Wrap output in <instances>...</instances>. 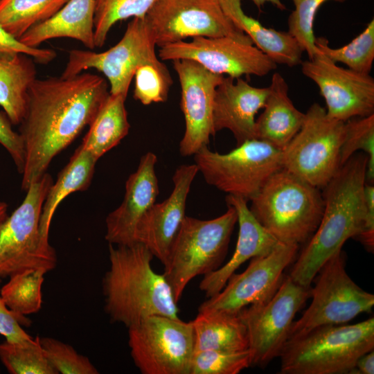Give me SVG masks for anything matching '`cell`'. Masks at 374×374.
Returning a JSON list of instances; mask_svg holds the SVG:
<instances>
[{"instance_id": "cell-23", "label": "cell", "mask_w": 374, "mask_h": 374, "mask_svg": "<svg viewBox=\"0 0 374 374\" xmlns=\"http://www.w3.org/2000/svg\"><path fill=\"white\" fill-rule=\"evenodd\" d=\"M263 111L256 119V139L283 151L300 130L305 113L289 96V86L278 72L272 74Z\"/></svg>"}, {"instance_id": "cell-24", "label": "cell", "mask_w": 374, "mask_h": 374, "mask_svg": "<svg viewBox=\"0 0 374 374\" xmlns=\"http://www.w3.org/2000/svg\"><path fill=\"white\" fill-rule=\"evenodd\" d=\"M95 8L96 0H69L52 17L30 28L19 39L36 48L51 39L68 37L93 49Z\"/></svg>"}, {"instance_id": "cell-19", "label": "cell", "mask_w": 374, "mask_h": 374, "mask_svg": "<svg viewBox=\"0 0 374 374\" xmlns=\"http://www.w3.org/2000/svg\"><path fill=\"white\" fill-rule=\"evenodd\" d=\"M199 172L194 164L179 166L173 177V189L161 203H154L139 221L134 240L143 244L164 265L172 244L186 217L191 184Z\"/></svg>"}, {"instance_id": "cell-37", "label": "cell", "mask_w": 374, "mask_h": 374, "mask_svg": "<svg viewBox=\"0 0 374 374\" xmlns=\"http://www.w3.org/2000/svg\"><path fill=\"white\" fill-rule=\"evenodd\" d=\"M251 366V352L205 350L193 353L190 374H238Z\"/></svg>"}, {"instance_id": "cell-32", "label": "cell", "mask_w": 374, "mask_h": 374, "mask_svg": "<svg viewBox=\"0 0 374 374\" xmlns=\"http://www.w3.org/2000/svg\"><path fill=\"white\" fill-rule=\"evenodd\" d=\"M317 50L333 62L342 63L348 69L363 74H370L374 61V19H372L363 31L348 44L331 48L328 40L316 37Z\"/></svg>"}, {"instance_id": "cell-12", "label": "cell", "mask_w": 374, "mask_h": 374, "mask_svg": "<svg viewBox=\"0 0 374 374\" xmlns=\"http://www.w3.org/2000/svg\"><path fill=\"white\" fill-rule=\"evenodd\" d=\"M156 46L145 17L132 18L123 37L109 49L101 53L71 51L61 77L72 78L84 70L95 69L108 80L110 94L127 97L137 69L159 59Z\"/></svg>"}, {"instance_id": "cell-44", "label": "cell", "mask_w": 374, "mask_h": 374, "mask_svg": "<svg viewBox=\"0 0 374 374\" xmlns=\"http://www.w3.org/2000/svg\"><path fill=\"white\" fill-rule=\"evenodd\" d=\"M349 373L353 374H373L374 373V352L371 350L361 356Z\"/></svg>"}, {"instance_id": "cell-9", "label": "cell", "mask_w": 374, "mask_h": 374, "mask_svg": "<svg viewBox=\"0 0 374 374\" xmlns=\"http://www.w3.org/2000/svg\"><path fill=\"white\" fill-rule=\"evenodd\" d=\"M305 114L300 130L282 151L283 168L314 187L323 188L341 167L345 122L329 116L317 103Z\"/></svg>"}, {"instance_id": "cell-34", "label": "cell", "mask_w": 374, "mask_h": 374, "mask_svg": "<svg viewBox=\"0 0 374 374\" xmlns=\"http://www.w3.org/2000/svg\"><path fill=\"white\" fill-rule=\"evenodd\" d=\"M158 0H96L94 14L95 46L102 47L111 28L118 21L143 18Z\"/></svg>"}, {"instance_id": "cell-20", "label": "cell", "mask_w": 374, "mask_h": 374, "mask_svg": "<svg viewBox=\"0 0 374 374\" xmlns=\"http://www.w3.org/2000/svg\"><path fill=\"white\" fill-rule=\"evenodd\" d=\"M157 157L151 152L140 159L136 170L125 183V193L121 204L106 217L105 239L114 245H127L135 242L136 226L159 195L155 171Z\"/></svg>"}, {"instance_id": "cell-4", "label": "cell", "mask_w": 374, "mask_h": 374, "mask_svg": "<svg viewBox=\"0 0 374 374\" xmlns=\"http://www.w3.org/2000/svg\"><path fill=\"white\" fill-rule=\"evenodd\" d=\"M250 201L252 214L275 238L296 245L312 236L324 208L319 188L283 168Z\"/></svg>"}, {"instance_id": "cell-5", "label": "cell", "mask_w": 374, "mask_h": 374, "mask_svg": "<svg viewBox=\"0 0 374 374\" xmlns=\"http://www.w3.org/2000/svg\"><path fill=\"white\" fill-rule=\"evenodd\" d=\"M374 348V318L326 325L289 339L280 355L281 374L349 373Z\"/></svg>"}, {"instance_id": "cell-33", "label": "cell", "mask_w": 374, "mask_h": 374, "mask_svg": "<svg viewBox=\"0 0 374 374\" xmlns=\"http://www.w3.org/2000/svg\"><path fill=\"white\" fill-rule=\"evenodd\" d=\"M0 360L11 374H57L46 357L39 337L0 344Z\"/></svg>"}, {"instance_id": "cell-31", "label": "cell", "mask_w": 374, "mask_h": 374, "mask_svg": "<svg viewBox=\"0 0 374 374\" xmlns=\"http://www.w3.org/2000/svg\"><path fill=\"white\" fill-rule=\"evenodd\" d=\"M45 274L43 269H29L10 276L0 290L6 306L22 317L37 312L42 305V287Z\"/></svg>"}, {"instance_id": "cell-3", "label": "cell", "mask_w": 374, "mask_h": 374, "mask_svg": "<svg viewBox=\"0 0 374 374\" xmlns=\"http://www.w3.org/2000/svg\"><path fill=\"white\" fill-rule=\"evenodd\" d=\"M154 256L143 244H109V269L103 281L105 309L127 328L153 315L179 319L177 302L163 274L152 268Z\"/></svg>"}, {"instance_id": "cell-39", "label": "cell", "mask_w": 374, "mask_h": 374, "mask_svg": "<svg viewBox=\"0 0 374 374\" xmlns=\"http://www.w3.org/2000/svg\"><path fill=\"white\" fill-rule=\"evenodd\" d=\"M44 353L57 373L98 374V371L85 356L69 344L51 337L39 338Z\"/></svg>"}, {"instance_id": "cell-11", "label": "cell", "mask_w": 374, "mask_h": 374, "mask_svg": "<svg viewBox=\"0 0 374 374\" xmlns=\"http://www.w3.org/2000/svg\"><path fill=\"white\" fill-rule=\"evenodd\" d=\"M128 344L143 374H190L195 351L192 321L148 317L128 328Z\"/></svg>"}, {"instance_id": "cell-35", "label": "cell", "mask_w": 374, "mask_h": 374, "mask_svg": "<svg viewBox=\"0 0 374 374\" xmlns=\"http://www.w3.org/2000/svg\"><path fill=\"white\" fill-rule=\"evenodd\" d=\"M358 150L368 157L366 183L374 181V114L355 117L345 122V132L340 151L341 166Z\"/></svg>"}, {"instance_id": "cell-7", "label": "cell", "mask_w": 374, "mask_h": 374, "mask_svg": "<svg viewBox=\"0 0 374 374\" xmlns=\"http://www.w3.org/2000/svg\"><path fill=\"white\" fill-rule=\"evenodd\" d=\"M52 184L46 172L26 190L21 204L0 222V278L29 269L47 273L55 267V251L39 231L43 204Z\"/></svg>"}, {"instance_id": "cell-10", "label": "cell", "mask_w": 374, "mask_h": 374, "mask_svg": "<svg viewBox=\"0 0 374 374\" xmlns=\"http://www.w3.org/2000/svg\"><path fill=\"white\" fill-rule=\"evenodd\" d=\"M345 263V255L340 250L320 268L315 285L310 289L312 302L301 317L293 322L288 339L319 326L344 324L361 313L371 312L374 295L351 279Z\"/></svg>"}, {"instance_id": "cell-43", "label": "cell", "mask_w": 374, "mask_h": 374, "mask_svg": "<svg viewBox=\"0 0 374 374\" xmlns=\"http://www.w3.org/2000/svg\"><path fill=\"white\" fill-rule=\"evenodd\" d=\"M366 213L362 229L355 238L360 241L366 249L373 252L374 249V186L366 183L364 186Z\"/></svg>"}, {"instance_id": "cell-36", "label": "cell", "mask_w": 374, "mask_h": 374, "mask_svg": "<svg viewBox=\"0 0 374 374\" xmlns=\"http://www.w3.org/2000/svg\"><path fill=\"white\" fill-rule=\"evenodd\" d=\"M134 98L144 105L166 101L172 78L160 59L139 66L135 72Z\"/></svg>"}, {"instance_id": "cell-29", "label": "cell", "mask_w": 374, "mask_h": 374, "mask_svg": "<svg viewBox=\"0 0 374 374\" xmlns=\"http://www.w3.org/2000/svg\"><path fill=\"white\" fill-rule=\"evenodd\" d=\"M127 97L109 94L89 125L81 145L98 160L125 138L130 127L125 105Z\"/></svg>"}, {"instance_id": "cell-13", "label": "cell", "mask_w": 374, "mask_h": 374, "mask_svg": "<svg viewBox=\"0 0 374 374\" xmlns=\"http://www.w3.org/2000/svg\"><path fill=\"white\" fill-rule=\"evenodd\" d=\"M310 288L288 276L270 299L240 311L247 332L251 365L265 366L280 356L296 314L310 296Z\"/></svg>"}, {"instance_id": "cell-18", "label": "cell", "mask_w": 374, "mask_h": 374, "mask_svg": "<svg viewBox=\"0 0 374 374\" xmlns=\"http://www.w3.org/2000/svg\"><path fill=\"white\" fill-rule=\"evenodd\" d=\"M181 87V109L185 132L179 143L182 156L194 155L208 146L215 133L213 125V100L216 87L224 75L212 73L187 59L173 61Z\"/></svg>"}, {"instance_id": "cell-1", "label": "cell", "mask_w": 374, "mask_h": 374, "mask_svg": "<svg viewBox=\"0 0 374 374\" xmlns=\"http://www.w3.org/2000/svg\"><path fill=\"white\" fill-rule=\"evenodd\" d=\"M109 94L106 79L91 73L33 81L19 124L25 151L23 190L39 180L53 158L91 124Z\"/></svg>"}, {"instance_id": "cell-38", "label": "cell", "mask_w": 374, "mask_h": 374, "mask_svg": "<svg viewBox=\"0 0 374 374\" xmlns=\"http://www.w3.org/2000/svg\"><path fill=\"white\" fill-rule=\"evenodd\" d=\"M294 10L287 19V32L296 39L303 52L309 59L313 58L318 50L315 45L316 37L313 25L317 12L322 4L328 1L344 2L346 0H292Z\"/></svg>"}, {"instance_id": "cell-27", "label": "cell", "mask_w": 374, "mask_h": 374, "mask_svg": "<svg viewBox=\"0 0 374 374\" xmlns=\"http://www.w3.org/2000/svg\"><path fill=\"white\" fill-rule=\"evenodd\" d=\"M97 161L80 145L52 184L43 204L39 222L40 234L44 240L48 241L51 220L58 205L71 193L85 190L89 186Z\"/></svg>"}, {"instance_id": "cell-6", "label": "cell", "mask_w": 374, "mask_h": 374, "mask_svg": "<svg viewBox=\"0 0 374 374\" xmlns=\"http://www.w3.org/2000/svg\"><path fill=\"white\" fill-rule=\"evenodd\" d=\"M211 220L184 217L172 244L162 274L177 302L188 283L220 267L237 223L235 208Z\"/></svg>"}, {"instance_id": "cell-8", "label": "cell", "mask_w": 374, "mask_h": 374, "mask_svg": "<svg viewBox=\"0 0 374 374\" xmlns=\"http://www.w3.org/2000/svg\"><path fill=\"white\" fill-rule=\"evenodd\" d=\"M194 161L207 184L247 202L283 168L282 151L256 139L225 154L203 147L194 154Z\"/></svg>"}, {"instance_id": "cell-22", "label": "cell", "mask_w": 374, "mask_h": 374, "mask_svg": "<svg viewBox=\"0 0 374 374\" xmlns=\"http://www.w3.org/2000/svg\"><path fill=\"white\" fill-rule=\"evenodd\" d=\"M226 205L233 206L237 214L239 233L235 249L230 260L216 270L204 276L199 289L211 297L226 285L230 276L247 260L271 252L280 242L254 217L242 197L228 195Z\"/></svg>"}, {"instance_id": "cell-17", "label": "cell", "mask_w": 374, "mask_h": 374, "mask_svg": "<svg viewBox=\"0 0 374 374\" xmlns=\"http://www.w3.org/2000/svg\"><path fill=\"white\" fill-rule=\"evenodd\" d=\"M301 71L319 87L329 116L346 122L374 114V79L338 66L319 51L302 61Z\"/></svg>"}, {"instance_id": "cell-14", "label": "cell", "mask_w": 374, "mask_h": 374, "mask_svg": "<svg viewBox=\"0 0 374 374\" xmlns=\"http://www.w3.org/2000/svg\"><path fill=\"white\" fill-rule=\"evenodd\" d=\"M145 19L159 47L195 37H229L253 44L226 15L218 0H158Z\"/></svg>"}, {"instance_id": "cell-45", "label": "cell", "mask_w": 374, "mask_h": 374, "mask_svg": "<svg viewBox=\"0 0 374 374\" xmlns=\"http://www.w3.org/2000/svg\"><path fill=\"white\" fill-rule=\"evenodd\" d=\"M260 10L265 3H270L280 10H285L286 7L280 0H251Z\"/></svg>"}, {"instance_id": "cell-21", "label": "cell", "mask_w": 374, "mask_h": 374, "mask_svg": "<svg viewBox=\"0 0 374 374\" xmlns=\"http://www.w3.org/2000/svg\"><path fill=\"white\" fill-rule=\"evenodd\" d=\"M268 87L251 85L241 78L226 76L216 87L213 108L215 133L226 129L237 145L256 139V116L262 109Z\"/></svg>"}, {"instance_id": "cell-26", "label": "cell", "mask_w": 374, "mask_h": 374, "mask_svg": "<svg viewBox=\"0 0 374 374\" xmlns=\"http://www.w3.org/2000/svg\"><path fill=\"white\" fill-rule=\"evenodd\" d=\"M191 321L195 335L194 352L249 349L247 332L240 312H199Z\"/></svg>"}, {"instance_id": "cell-25", "label": "cell", "mask_w": 374, "mask_h": 374, "mask_svg": "<svg viewBox=\"0 0 374 374\" xmlns=\"http://www.w3.org/2000/svg\"><path fill=\"white\" fill-rule=\"evenodd\" d=\"M218 1L226 15L235 26L276 64L290 67L301 64L303 52L287 31L267 28L247 15L242 8L241 0Z\"/></svg>"}, {"instance_id": "cell-42", "label": "cell", "mask_w": 374, "mask_h": 374, "mask_svg": "<svg viewBox=\"0 0 374 374\" xmlns=\"http://www.w3.org/2000/svg\"><path fill=\"white\" fill-rule=\"evenodd\" d=\"M11 125L6 114L0 112V144L12 157L18 172L22 174L25 159L24 141L20 134L15 132Z\"/></svg>"}, {"instance_id": "cell-28", "label": "cell", "mask_w": 374, "mask_h": 374, "mask_svg": "<svg viewBox=\"0 0 374 374\" xmlns=\"http://www.w3.org/2000/svg\"><path fill=\"white\" fill-rule=\"evenodd\" d=\"M34 60L20 53L10 60H0V106L13 125L24 118L28 91L36 79Z\"/></svg>"}, {"instance_id": "cell-15", "label": "cell", "mask_w": 374, "mask_h": 374, "mask_svg": "<svg viewBox=\"0 0 374 374\" xmlns=\"http://www.w3.org/2000/svg\"><path fill=\"white\" fill-rule=\"evenodd\" d=\"M161 60L187 59L208 71L234 78L242 75L265 76L277 64L253 44L229 37H195L160 47Z\"/></svg>"}, {"instance_id": "cell-40", "label": "cell", "mask_w": 374, "mask_h": 374, "mask_svg": "<svg viewBox=\"0 0 374 374\" xmlns=\"http://www.w3.org/2000/svg\"><path fill=\"white\" fill-rule=\"evenodd\" d=\"M20 53L30 56L42 64H48L56 57L52 49L33 48L24 44L0 25V60H10Z\"/></svg>"}, {"instance_id": "cell-30", "label": "cell", "mask_w": 374, "mask_h": 374, "mask_svg": "<svg viewBox=\"0 0 374 374\" xmlns=\"http://www.w3.org/2000/svg\"><path fill=\"white\" fill-rule=\"evenodd\" d=\"M69 0H1L0 25L19 39L33 26L55 14Z\"/></svg>"}, {"instance_id": "cell-41", "label": "cell", "mask_w": 374, "mask_h": 374, "mask_svg": "<svg viewBox=\"0 0 374 374\" xmlns=\"http://www.w3.org/2000/svg\"><path fill=\"white\" fill-rule=\"evenodd\" d=\"M1 278H0L1 283ZM30 320L12 312L0 296V335L10 342H23L33 337L24 330L21 326H29Z\"/></svg>"}, {"instance_id": "cell-16", "label": "cell", "mask_w": 374, "mask_h": 374, "mask_svg": "<svg viewBox=\"0 0 374 374\" xmlns=\"http://www.w3.org/2000/svg\"><path fill=\"white\" fill-rule=\"evenodd\" d=\"M299 245L280 242L269 253L251 259L247 268L233 274L222 290L199 307V312H240L270 299L283 281L284 270L296 258Z\"/></svg>"}, {"instance_id": "cell-46", "label": "cell", "mask_w": 374, "mask_h": 374, "mask_svg": "<svg viewBox=\"0 0 374 374\" xmlns=\"http://www.w3.org/2000/svg\"><path fill=\"white\" fill-rule=\"evenodd\" d=\"M8 204L0 201V222L7 216Z\"/></svg>"}, {"instance_id": "cell-2", "label": "cell", "mask_w": 374, "mask_h": 374, "mask_svg": "<svg viewBox=\"0 0 374 374\" xmlns=\"http://www.w3.org/2000/svg\"><path fill=\"white\" fill-rule=\"evenodd\" d=\"M367 165L366 154H354L323 188L321 220L289 275L297 284L310 287L325 262L360 233L366 213Z\"/></svg>"}, {"instance_id": "cell-47", "label": "cell", "mask_w": 374, "mask_h": 374, "mask_svg": "<svg viewBox=\"0 0 374 374\" xmlns=\"http://www.w3.org/2000/svg\"><path fill=\"white\" fill-rule=\"evenodd\" d=\"M1 0H0V2H1Z\"/></svg>"}]
</instances>
